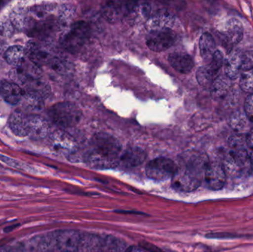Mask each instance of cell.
Returning a JSON list of instances; mask_svg holds the SVG:
<instances>
[{"mask_svg": "<svg viewBox=\"0 0 253 252\" xmlns=\"http://www.w3.org/2000/svg\"><path fill=\"white\" fill-rule=\"evenodd\" d=\"M147 158V153L139 147H129L120 156V162L126 167H135L141 165Z\"/></svg>", "mask_w": 253, "mask_h": 252, "instance_id": "9a60e30c", "label": "cell"}, {"mask_svg": "<svg viewBox=\"0 0 253 252\" xmlns=\"http://www.w3.org/2000/svg\"><path fill=\"white\" fill-rule=\"evenodd\" d=\"M224 57L223 55L222 52L220 50H215L211 59V62L208 64L209 68L215 72V74L218 75L221 68L224 66Z\"/></svg>", "mask_w": 253, "mask_h": 252, "instance_id": "f546056e", "label": "cell"}, {"mask_svg": "<svg viewBox=\"0 0 253 252\" xmlns=\"http://www.w3.org/2000/svg\"><path fill=\"white\" fill-rule=\"evenodd\" d=\"M250 158H251V163H252V165L253 167V150H251V152H249Z\"/></svg>", "mask_w": 253, "mask_h": 252, "instance_id": "7bdbcfd3", "label": "cell"}, {"mask_svg": "<svg viewBox=\"0 0 253 252\" xmlns=\"http://www.w3.org/2000/svg\"><path fill=\"white\" fill-rule=\"evenodd\" d=\"M247 146L250 148L251 150H253V128L250 130L248 136L246 137Z\"/></svg>", "mask_w": 253, "mask_h": 252, "instance_id": "74e56055", "label": "cell"}, {"mask_svg": "<svg viewBox=\"0 0 253 252\" xmlns=\"http://www.w3.org/2000/svg\"><path fill=\"white\" fill-rule=\"evenodd\" d=\"M27 84V89L25 92L27 93H34L40 97H47L50 93V87L45 83L40 81L37 78L30 79Z\"/></svg>", "mask_w": 253, "mask_h": 252, "instance_id": "484cf974", "label": "cell"}, {"mask_svg": "<svg viewBox=\"0 0 253 252\" xmlns=\"http://www.w3.org/2000/svg\"><path fill=\"white\" fill-rule=\"evenodd\" d=\"M23 246L22 245H16L13 247H11V252H24Z\"/></svg>", "mask_w": 253, "mask_h": 252, "instance_id": "ab89813d", "label": "cell"}, {"mask_svg": "<svg viewBox=\"0 0 253 252\" xmlns=\"http://www.w3.org/2000/svg\"><path fill=\"white\" fill-rule=\"evenodd\" d=\"M218 76L208 65L199 68L196 72V79L199 84L205 88H211L214 80Z\"/></svg>", "mask_w": 253, "mask_h": 252, "instance_id": "d4e9b609", "label": "cell"}, {"mask_svg": "<svg viewBox=\"0 0 253 252\" xmlns=\"http://www.w3.org/2000/svg\"><path fill=\"white\" fill-rule=\"evenodd\" d=\"M172 180L174 189L179 192H190L200 186L203 179L193 172L180 167Z\"/></svg>", "mask_w": 253, "mask_h": 252, "instance_id": "8992f818", "label": "cell"}, {"mask_svg": "<svg viewBox=\"0 0 253 252\" xmlns=\"http://www.w3.org/2000/svg\"><path fill=\"white\" fill-rule=\"evenodd\" d=\"M121 149V144L115 137L108 133H97L91 139L87 161L96 168H113L118 164Z\"/></svg>", "mask_w": 253, "mask_h": 252, "instance_id": "6da1fadb", "label": "cell"}, {"mask_svg": "<svg viewBox=\"0 0 253 252\" xmlns=\"http://www.w3.org/2000/svg\"><path fill=\"white\" fill-rule=\"evenodd\" d=\"M178 165L168 158H155L146 166V175L154 180H166L172 179L178 171Z\"/></svg>", "mask_w": 253, "mask_h": 252, "instance_id": "5b68a950", "label": "cell"}, {"mask_svg": "<svg viewBox=\"0 0 253 252\" xmlns=\"http://www.w3.org/2000/svg\"><path fill=\"white\" fill-rule=\"evenodd\" d=\"M126 252H147L141 247H129Z\"/></svg>", "mask_w": 253, "mask_h": 252, "instance_id": "f35d334b", "label": "cell"}, {"mask_svg": "<svg viewBox=\"0 0 253 252\" xmlns=\"http://www.w3.org/2000/svg\"><path fill=\"white\" fill-rule=\"evenodd\" d=\"M0 161L5 163L7 165L13 167V168L21 169V170H23L24 169V164H22V163L16 161V160L13 159V158L4 156V155H1V154H0Z\"/></svg>", "mask_w": 253, "mask_h": 252, "instance_id": "e575fe53", "label": "cell"}, {"mask_svg": "<svg viewBox=\"0 0 253 252\" xmlns=\"http://www.w3.org/2000/svg\"><path fill=\"white\" fill-rule=\"evenodd\" d=\"M0 93L4 100L12 105L19 103L24 96V91L19 84L6 80L0 81Z\"/></svg>", "mask_w": 253, "mask_h": 252, "instance_id": "4fadbf2b", "label": "cell"}, {"mask_svg": "<svg viewBox=\"0 0 253 252\" xmlns=\"http://www.w3.org/2000/svg\"><path fill=\"white\" fill-rule=\"evenodd\" d=\"M9 126L13 134L16 136L26 137L29 135L28 115L19 109H16L12 112L9 118Z\"/></svg>", "mask_w": 253, "mask_h": 252, "instance_id": "5bb4252c", "label": "cell"}, {"mask_svg": "<svg viewBox=\"0 0 253 252\" xmlns=\"http://www.w3.org/2000/svg\"><path fill=\"white\" fill-rule=\"evenodd\" d=\"M28 130L33 139H42L45 138L50 131V126L42 117L36 114L28 115Z\"/></svg>", "mask_w": 253, "mask_h": 252, "instance_id": "7c38bea8", "label": "cell"}, {"mask_svg": "<svg viewBox=\"0 0 253 252\" xmlns=\"http://www.w3.org/2000/svg\"><path fill=\"white\" fill-rule=\"evenodd\" d=\"M199 49L202 57L205 60L211 62L215 51V41L211 34L205 33L202 34L199 40Z\"/></svg>", "mask_w": 253, "mask_h": 252, "instance_id": "603a6c76", "label": "cell"}, {"mask_svg": "<svg viewBox=\"0 0 253 252\" xmlns=\"http://www.w3.org/2000/svg\"><path fill=\"white\" fill-rule=\"evenodd\" d=\"M243 34V25L239 19L232 18L226 22L223 34L230 44H238L242 39Z\"/></svg>", "mask_w": 253, "mask_h": 252, "instance_id": "ac0fdd59", "label": "cell"}, {"mask_svg": "<svg viewBox=\"0 0 253 252\" xmlns=\"http://www.w3.org/2000/svg\"><path fill=\"white\" fill-rule=\"evenodd\" d=\"M26 56L37 66L50 65L53 58L50 53L44 51L41 46L35 41H29L25 49Z\"/></svg>", "mask_w": 253, "mask_h": 252, "instance_id": "8fae6325", "label": "cell"}, {"mask_svg": "<svg viewBox=\"0 0 253 252\" xmlns=\"http://www.w3.org/2000/svg\"><path fill=\"white\" fill-rule=\"evenodd\" d=\"M102 240L99 237L93 235H82L81 245L80 249L85 252H101Z\"/></svg>", "mask_w": 253, "mask_h": 252, "instance_id": "4316f807", "label": "cell"}, {"mask_svg": "<svg viewBox=\"0 0 253 252\" xmlns=\"http://www.w3.org/2000/svg\"><path fill=\"white\" fill-rule=\"evenodd\" d=\"M0 252H11V247L8 246H3L0 247Z\"/></svg>", "mask_w": 253, "mask_h": 252, "instance_id": "b9f144b4", "label": "cell"}, {"mask_svg": "<svg viewBox=\"0 0 253 252\" xmlns=\"http://www.w3.org/2000/svg\"><path fill=\"white\" fill-rule=\"evenodd\" d=\"M251 123L247 117L245 111L236 110L230 117V126L239 134L249 133L251 130Z\"/></svg>", "mask_w": 253, "mask_h": 252, "instance_id": "44dd1931", "label": "cell"}, {"mask_svg": "<svg viewBox=\"0 0 253 252\" xmlns=\"http://www.w3.org/2000/svg\"><path fill=\"white\" fill-rule=\"evenodd\" d=\"M173 23V18L168 12H158L150 17L147 22V28L149 31L170 28Z\"/></svg>", "mask_w": 253, "mask_h": 252, "instance_id": "ffe728a7", "label": "cell"}, {"mask_svg": "<svg viewBox=\"0 0 253 252\" xmlns=\"http://www.w3.org/2000/svg\"><path fill=\"white\" fill-rule=\"evenodd\" d=\"M24 103L28 109L31 110H41L44 108V102L43 99L34 93H27L24 91L23 98Z\"/></svg>", "mask_w": 253, "mask_h": 252, "instance_id": "83f0119b", "label": "cell"}, {"mask_svg": "<svg viewBox=\"0 0 253 252\" xmlns=\"http://www.w3.org/2000/svg\"><path fill=\"white\" fill-rule=\"evenodd\" d=\"M224 72L230 79H235L242 71V53L238 50L230 52L224 59Z\"/></svg>", "mask_w": 253, "mask_h": 252, "instance_id": "e0dca14e", "label": "cell"}, {"mask_svg": "<svg viewBox=\"0 0 253 252\" xmlns=\"http://www.w3.org/2000/svg\"><path fill=\"white\" fill-rule=\"evenodd\" d=\"M127 248L124 241L116 237L107 236L102 240V252H126Z\"/></svg>", "mask_w": 253, "mask_h": 252, "instance_id": "cb8c5ba5", "label": "cell"}, {"mask_svg": "<svg viewBox=\"0 0 253 252\" xmlns=\"http://www.w3.org/2000/svg\"><path fill=\"white\" fill-rule=\"evenodd\" d=\"M244 111L251 124H253V94L248 96L245 100Z\"/></svg>", "mask_w": 253, "mask_h": 252, "instance_id": "836d02e7", "label": "cell"}, {"mask_svg": "<svg viewBox=\"0 0 253 252\" xmlns=\"http://www.w3.org/2000/svg\"><path fill=\"white\" fill-rule=\"evenodd\" d=\"M141 247L144 249V250H147V251L150 252H164L162 250H161L159 247L150 244V243L146 242V241L141 243Z\"/></svg>", "mask_w": 253, "mask_h": 252, "instance_id": "8d00e7d4", "label": "cell"}, {"mask_svg": "<svg viewBox=\"0 0 253 252\" xmlns=\"http://www.w3.org/2000/svg\"><path fill=\"white\" fill-rule=\"evenodd\" d=\"M168 62L175 71L182 74L189 73L194 67L193 59L186 53H171L168 56Z\"/></svg>", "mask_w": 253, "mask_h": 252, "instance_id": "2e32d148", "label": "cell"}, {"mask_svg": "<svg viewBox=\"0 0 253 252\" xmlns=\"http://www.w3.org/2000/svg\"><path fill=\"white\" fill-rule=\"evenodd\" d=\"M253 70V50L242 53V71Z\"/></svg>", "mask_w": 253, "mask_h": 252, "instance_id": "1f68e13d", "label": "cell"}, {"mask_svg": "<svg viewBox=\"0 0 253 252\" xmlns=\"http://www.w3.org/2000/svg\"><path fill=\"white\" fill-rule=\"evenodd\" d=\"M232 79L226 75H219L215 78L211 86V95L214 99H221L228 93L231 89Z\"/></svg>", "mask_w": 253, "mask_h": 252, "instance_id": "d6986e66", "label": "cell"}, {"mask_svg": "<svg viewBox=\"0 0 253 252\" xmlns=\"http://www.w3.org/2000/svg\"><path fill=\"white\" fill-rule=\"evenodd\" d=\"M221 164L226 175L233 178L247 177L252 173V163L246 148H230V150L224 155Z\"/></svg>", "mask_w": 253, "mask_h": 252, "instance_id": "7a4b0ae2", "label": "cell"}, {"mask_svg": "<svg viewBox=\"0 0 253 252\" xmlns=\"http://www.w3.org/2000/svg\"><path fill=\"white\" fill-rule=\"evenodd\" d=\"M228 144L231 149L245 148V145L247 144L246 137L243 134L233 135L229 139Z\"/></svg>", "mask_w": 253, "mask_h": 252, "instance_id": "4dcf8cb0", "label": "cell"}, {"mask_svg": "<svg viewBox=\"0 0 253 252\" xmlns=\"http://www.w3.org/2000/svg\"><path fill=\"white\" fill-rule=\"evenodd\" d=\"M56 247L62 252H77L80 250L82 235L74 229H65L56 232Z\"/></svg>", "mask_w": 253, "mask_h": 252, "instance_id": "ba28073f", "label": "cell"}, {"mask_svg": "<svg viewBox=\"0 0 253 252\" xmlns=\"http://www.w3.org/2000/svg\"><path fill=\"white\" fill-rule=\"evenodd\" d=\"M26 56L25 49L19 45L8 47L4 53V58L9 65H13L15 68H21L25 62Z\"/></svg>", "mask_w": 253, "mask_h": 252, "instance_id": "7402d4cb", "label": "cell"}, {"mask_svg": "<svg viewBox=\"0 0 253 252\" xmlns=\"http://www.w3.org/2000/svg\"><path fill=\"white\" fill-rule=\"evenodd\" d=\"M20 226V224H14L12 225V226H7L5 229H4V232H6V233H8V232H11V231L14 230L15 229L18 227V226Z\"/></svg>", "mask_w": 253, "mask_h": 252, "instance_id": "60d3db41", "label": "cell"}, {"mask_svg": "<svg viewBox=\"0 0 253 252\" xmlns=\"http://www.w3.org/2000/svg\"><path fill=\"white\" fill-rule=\"evenodd\" d=\"M239 85L245 93L253 94V70L244 71L241 74Z\"/></svg>", "mask_w": 253, "mask_h": 252, "instance_id": "f1b7e54d", "label": "cell"}, {"mask_svg": "<svg viewBox=\"0 0 253 252\" xmlns=\"http://www.w3.org/2000/svg\"><path fill=\"white\" fill-rule=\"evenodd\" d=\"M13 28L11 22L5 19L0 21V35L10 36L13 34Z\"/></svg>", "mask_w": 253, "mask_h": 252, "instance_id": "d6a6232c", "label": "cell"}, {"mask_svg": "<svg viewBox=\"0 0 253 252\" xmlns=\"http://www.w3.org/2000/svg\"><path fill=\"white\" fill-rule=\"evenodd\" d=\"M227 175L221 163L209 162L203 179L208 188L211 190H220L224 187Z\"/></svg>", "mask_w": 253, "mask_h": 252, "instance_id": "9c48e42d", "label": "cell"}, {"mask_svg": "<svg viewBox=\"0 0 253 252\" xmlns=\"http://www.w3.org/2000/svg\"><path fill=\"white\" fill-rule=\"evenodd\" d=\"M175 32L171 28L150 31L146 38L147 47L154 52L165 51L169 49L175 41Z\"/></svg>", "mask_w": 253, "mask_h": 252, "instance_id": "52a82bcc", "label": "cell"}, {"mask_svg": "<svg viewBox=\"0 0 253 252\" xmlns=\"http://www.w3.org/2000/svg\"><path fill=\"white\" fill-rule=\"evenodd\" d=\"M237 235L232 233H227V232H223V233H211L207 235V238H213V239H228V238H238Z\"/></svg>", "mask_w": 253, "mask_h": 252, "instance_id": "d590c367", "label": "cell"}, {"mask_svg": "<svg viewBox=\"0 0 253 252\" xmlns=\"http://www.w3.org/2000/svg\"><path fill=\"white\" fill-rule=\"evenodd\" d=\"M136 2H123V1H110L104 5L103 15L105 19L111 23L118 22L132 11L136 6Z\"/></svg>", "mask_w": 253, "mask_h": 252, "instance_id": "30bf717a", "label": "cell"}, {"mask_svg": "<svg viewBox=\"0 0 253 252\" xmlns=\"http://www.w3.org/2000/svg\"><path fill=\"white\" fill-rule=\"evenodd\" d=\"M51 121L62 128H69L77 125L82 118V111L71 102H61L52 106L48 110Z\"/></svg>", "mask_w": 253, "mask_h": 252, "instance_id": "3957f363", "label": "cell"}, {"mask_svg": "<svg viewBox=\"0 0 253 252\" xmlns=\"http://www.w3.org/2000/svg\"><path fill=\"white\" fill-rule=\"evenodd\" d=\"M6 4L5 1H0V10H1V8H2L3 6L4 5V4Z\"/></svg>", "mask_w": 253, "mask_h": 252, "instance_id": "ee69618b", "label": "cell"}, {"mask_svg": "<svg viewBox=\"0 0 253 252\" xmlns=\"http://www.w3.org/2000/svg\"><path fill=\"white\" fill-rule=\"evenodd\" d=\"M90 35V28L84 21L73 24L69 31L62 36L61 44L67 51L77 53L85 44Z\"/></svg>", "mask_w": 253, "mask_h": 252, "instance_id": "277c9868", "label": "cell"}]
</instances>
